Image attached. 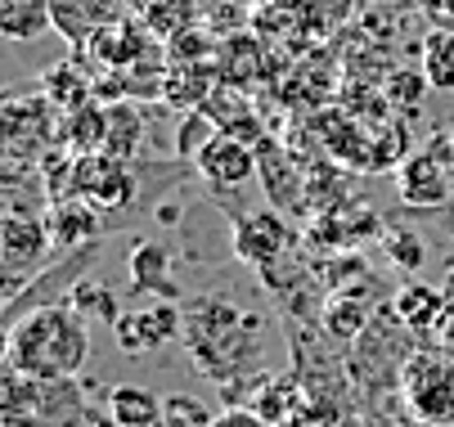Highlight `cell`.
<instances>
[{"mask_svg": "<svg viewBox=\"0 0 454 427\" xmlns=\"http://www.w3.org/2000/svg\"><path fill=\"white\" fill-rule=\"evenodd\" d=\"M90 329L73 301H41L32 315L10 320L5 364L41 383H68L86 369Z\"/></svg>", "mask_w": 454, "mask_h": 427, "instance_id": "cell-1", "label": "cell"}, {"mask_svg": "<svg viewBox=\"0 0 454 427\" xmlns=\"http://www.w3.org/2000/svg\"><path fill=\"white\" fill-rule=\"evenodd\" d=\"M5 414L10 427H117L108 409H95L73 378L68 383H41L5 364Z\"/></svg>", "mask_w": 454, "mask_h": 427, "instance_id": "cell-2", "label": "cell"}, {"mask_svg": "<svg viewBox=\"0 0 454 427\" xmlns=\"http://www.w3.org/2000/svg\"><path fill=\"white\" fill-rule=\"evenodd\" d=\"M401 405L414 423L454 427V346H419L405 360Z\"/></svg>", "mask_w": 454, "mask_h": 427, "instance_id": "cell-3", "label": "cell"}, {"mask_svg": "<svg viewBox=\"0 0 454 427\" xmlns=\"http://www.w3.org/2000/svg\"><path fill=\"white\" fill-rule=\"evenodd\" d=\"M73 194L86 198L95 212H121L136 203V171H131V162L108 158V153H82Z\"/></svg>", "mask_w": 454, "mask_h": 427, "instance_id": "cell-4", "label": "cell"}, {"mask_svg": "<svg viewBox=\"0 0 454 427\" xmlns=\"http://www.w3.org/2000/svg\"><path fill=\"white\" fill-rule=\"evenodd\" d=\"M193 171H199L212 190L234 194V190L247 185V180H256V144L216 131L199 153H193Z\"/></svg>", "mask_w": 454, "mask_h": 427, "instance_id": "cell-5", "label": "cell"}, {"mask_svg": "<svg viewBox=\"0 0 454 427\" xmlns=\"http://www.w3.org/2000/svg\"><path fill=\"white\" fill-rule=\"evenodd\" d=\"M59 136V108L45 95H14L5 99V140L10 153H45Z\"/></svg>", "mask_w": 454, "mask_h": 427, "instance_id": "cell-6", "label": "cell"}, {"mask_svg": "<svg viewBox=\"0 0 454 427\" xmlns=\"http://www.w3.org/2000/svg\"><path fill=\"white\" fill-rule=\"evenodd\" d=\"M450 162H441L432 149H419V153H410L405 162H401V171H396V190H401V203L405 207H441V203H450Z\"/></svg>", "mask_w": 454, "mask_h": 427, "instance_id": "cell-7", "label": "cell"}, {"mask_svg": "<svg viewBox=\"0 0 454 427\" xmlns=\"http://www.w3.org/2000/svg\"><path fill=\"white\" fill-rule=\"evenodd\" d=\"M288 243H293L288 216H284V212H275V207L234 221V252H239L247 266H270L275 257H284Z\"/></svg>", "mask_w": 454, "mask_h": 427, "instance_id": "cell-8", "label": "cell"}, {"mask_svg": "<svg viewBox=\"0 0 454 427\" xmlns=\"http://www.w3.org/2000/svg\"><path fill=\"white\" fill-rule=\"evenodd\" d=\"M203 113H207V121L221 136H234V140H247V144L266 140V127H262V117H256V104H252V95L243 86L216 82L212 95L203 99Z\"/></svg>", "mask_w": 454, "mask_h": 427, "instance_id": "cell-9", "label": "cell"}, {"mask_svg": "<svg viewBox=\"0 0 454 427\" xmlns=\"http://www.w3.org/2000/svg\"><path fill=\"white\" fill-rule=\"evenodd\" d=\"M5 266H10V297H14V283H19V270H36L45 261V252L54 248V234H50V221L45 216H10L5 221Z\"/></svg>", "mask_w": 454, "mask_h": 427, "instance_id": "cell-10", "label": "cell"}, {"mask_svg": "<svg viewBox=\"0 0 454 427\" xmlns=\"http://www.w3.org/2000/svg\"><path fill=\"white\" fill-rule=\"evenodd\" d=\"M180 333V315L171 307H158V311H131L113 324V338L126 355H145V351H158L167 338Z\"/></svg>", "mask_w": 454, "mask_h": 427, "instance_id": "cell-11", "label": "cell"}, {"mask_svg": "<svg viewBox=\"0 0 454 427\" xmlns=\"http://www.w3.org/2000/svg\"><path fill=\"white\" fill-rule=\"evenodd\" d=\"M256 180H266V194L275 212H297L301 207V190H297V171L288 167V153L275 136H266L256 144Z\"/></svg>", "mask_w": 454, "mask_h": 427, "instance_id": "cell-12", "label": "cell"}, {"mask_svg": "<svg viewBox=\"0 0 454 427\" xmlns=\"http://www.w3.org/2000/svg\"><path fill=\"white\" fill-rule=\"evenodd\" d=\"M270 73L266 64V41H256V36H225L221 41V58H216V82L225 86H252V82H262Z\"/></svg>", "mask_w": 454, "mask_h": 427, "instance_id": "cell-13", "label": "cell"}, {"mask_svg": "<svg viewBox=\"0 0 454 427\" xmlns=\"http://www.w3.org/2000/svg\"><path fill=\"white\" fill-rule=\"evenodd\" d=\"M50 234H54V248H82V243L99 238V212L86 198H59L50 207Z\"/></svg>", "mask_w": 454, "mask_h": 427, "instance_id": "cell-14", "label": "cell"}, {"mask_svg": "<svg viewBox=\"0 0 454 427\" xmlns=\"http://www.w3.org/2000/svg\"><path fill=\"white\" fill-rule=\"evenodd\" d=\"M149 45H153V41L145 36L140 23H104V27L90 36L86 50H95L99 64H108V68H131Z\"/></svg>", "mask_w": 454, "mask_h": 427, "instance_id": "cell-15", "label": "cell"}, {"mask_svg": "<svg viewBox=\"0 0 454 427\" xmlns=\"http://www.w3.org/2000/svg\"><path fill=\"white\" fill-rule=\"evenodd\" d=\"M445 307H450L445 288H427V283H410V288H401V292H396V301H392L396 320H401L410 333L436 329V324H441V315H445Z\"/></svg>", "mask_w": 454, "mask_h": 427, "instance_id": "cell-16", "label": "cell"}, {"mask_svg": "<svg viewBox=\"0 0 454 427\" xmlns=\"http://www.w3.org/2000/svg\"><path fill=\"white\" fill-rule=\"evenodd\" d=\"M50 14H54V32L77 50H86L90 36L108 23L99 0H50Z\"/></svg>", "mask_w": 454, "mask_h": 427, "instance_id": "cell-17", "label": "cell"}, {"mask_svg": "<svg viewBox=\"0 0 454 427\" xmlns=\"http://www.w3.org/2000/svg\"><path fill=\"white\" fill-rule=\"evenodd\" d=\"M104 409L117 427H158V418H162V400L149 387H136V383L113 387L104 396Z\"/></svg>", "mask_w": 454, "mask_h": 427, "instance_id": "cell-18", "label": "cell"}, {"mask_svg": "<svg viewBox=\"0 0 454 427\" xmlns=\"http://www.w3.org/2000/svg\"><path fill=\"white\" fill-rule=\"evenodd\" d=\"M41 95H45L59 113H73V108H82V104L95 99V77H86V68L68 58V64H54V68L41 77Z\"/></svg>", "mask_w": 454, "mask_h": 427, "instance_id": "cell-19", "label": "cell"}, {"mask_svg": "<svg viewBox=\"0 0 454 427\" xmlns=\"http://www.w3.org/2000/svg\"><path fill=\"white\" fill-rule=\"evenodd\" d=\"M54 27L50 0H0V32L10 41H36Z\"/></svg>", "mask_w": 454, "mask_h": 427, "instance_id": "cell-20", "label": "cell"}, {"mask_svg": "<svg viewBox=\"0 0 454 427\" xmlns=\"http://www.w3.org/2000/svg\"><path fill=\"white\" fill-rule=\"evenodd\" d=\"M140 140H145V117L131 108V99L108 104V136H104V153H108V158H121V162H131V153L140 149Z\"/></svg>", "mask_w": 454, "mask_h": 427, "instance_id": "cell-21", "label": "cell"}, {"mask_svg": "<svg viewBox=\"0 0 454 427\" xmlns=\"http://www.w3.org/2000/svg\"><path fill=\"white\" fill-rule=\"evenodd\" d=\"M324 329H329L338 342H356L364 329H369V311L360 307L356 288H342L324 301Z\"/></svg>", "mask_w": 454, "mask_h": 427, "instance_id": "cell-22", "label": "cell"}, {"mask_svg": "<svg viewBox=\"0 0 454 427\" xmlns=\"http://www.w3.org/2000/svg\"><path fill=\"white\" fill-rule=\"evenodd\" d=\"M423 77L432 90H454V32L450 27H432L423 36Z\"/></svg>", "mask_w": 454, "mask_h": 427, "instance_id": "cell-23", "label": "cell"}, {"mask_svg": "<svg viewBox=\"0 0 454 427\" xmlns=\"http://www.w3.org/2000/svg\"><path fill=\"white\" fill-rule=\"evenodd\" d=\"M252 27L262 32L266 41H284L288 32L301 36L306 32V5H301V0H270V5L256 10Z\"/></svg>", "mask_w": 454, "mask_h": 427, "instance_id": "cell-24", "label": "cell"}, {"mask_svg": "<svg viewBox=\"0 0 454 427\" xmlns=\"http://www.w3.org/2000/svg\"><path fill=\"white\" fill-rule=\"evenodd\" d=\"M212 423H216V414H212L199 396L176 392V396L162 400V418H158V427H212Z\"/></svg>", "mask_w": 454, "mask_h": 427, "instance_id": "cell-25", "label": "cell"}, {"mask_svg": "<svg viewBox=\"0 0 454 427\" xmlns=\"http://www.w3.org/2000/svg\"><path fill=\"white\" fill-rule=\"evenodd\" d=\"M68 301L82 311V320H86V324H90V320H99V324H104V320H108V324H117V320H121V315H117V307H113V297H104V288H95V283H77Z\"/></svg>", "mask_w": 454, "mask_h": 427, "instance_id": "cell-26", "label": "cell"}, {"mask_svg": "<svg viewBox=\"0 0 454 427\" xmlns=\"http://www.w3.org/2000/svg\"><path fill=\"white\" fill-rule=\"evenodd\" d=\"M387 252H392V261H396L401 270H419L423 257H427L423 238L410 234V229H392V234H387Z\"/></svg>", "mask_w": 454, "mask_h": 427, "instance_id": "cell-27", "label": "cell"}, {"mask_svg": "<svg viewBox=\"0 0 454 427\" xmlns=\"http://www.w3.org/2000/svg\"><path fill=\"white\" fill-rule=\"evenodd\" d=\"M410 140H405V127H387L378 140H373V158H369V167H392V162H405L410 158V149H405Z\"/></svg>", "mask_w": 454, "mask_h": 427, "instance_id": "cell-28", "label": "cell"}, {"mask_svg": "<svg viewBox=\"0 0 454 427\" xmlns=\"http://www.w3.org/2000/svg\"><path fill=\"white\" fill-rule=\"evenodd\" d=\"M423 90H432L423 73H396V77H392V104H401V108H405V117H414V108H419Z\"/></svg>", "mask_w": 454, "mask_h": 427, "instance_id": "cell-29", "label": "cell"}, {"mask_svg": "<svg viewBox=\"0 0 454 427\" xmlns=\"http://www.w3.org/2000/svg\"><path fill=\"white\" fill-rule=\"evenodd\" d=\"M212 427H275V423H266L256 409L230 405V409H221V414H216V423H212Z\"/></svg>", "mask_w": 454, "mask_h": 427, "instance_id": "cell-30", "label": "cell"}, {"mask_svg": "<svg viewBox=\"0 0 454 427\" xmlns=\"http://www.w3.org/2000/svg\"><path fill=\"white\" fill-rule=\"evenodd\" d=\"M441 19H454V0H441Z\"/></svg>", "mask_w": 454, "mask_h": 427, "instance_id": "cell-31", "label": "cell"}, {"mask_svg": "<svg viewBox=\"0 0 454 427\" xmlns=\"http://www.w3.org/2000/svg\"><path fill=\"white\" fill-rule=\"evenodd\" d=\"M450 158H454V127H450Z\"/></svg>", "mask_w": 454, "mask_h": 427, "instance_id": "cell-32", "label": "cell"}, {"mask_svg": "<svg viewBox=\"0 0 454 427\" xmlns=\"http://www.w3.org/2000/svg\"><path fill=\"white\" fill-rule=\"evenodd\" d=\"M419 427H441V423H419Z\"/></svg>", "mask_w": 454, "mask_h": 427, "instance_id": "cell-33", "label": "cell"}]
</instances>
